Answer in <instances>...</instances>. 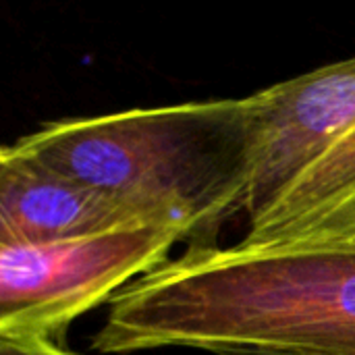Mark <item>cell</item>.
<instances>
[{
    "mask_svg": "<svg viewBox=\"0 0 355 355\" xmlns=\"http://www.w3.org/2000/svg\"><path fill=\"white\" fill-rule=\"evenodd\" d=\"M150 225L15 144L0 150V245L52 243Z\"/></svg>",
    "mask_w": 355,
    "mask_h": 355,
    "instance_id": "5b68a950",
    "label": "cell"
},
{
    "mask_svg": "<svg viewBox=\"0 0 355 355\" xmlns=\"http://www.w3.org/2000/svg\"><path fill=\"white\" fill-rule=\"evenodd\" d=\"M0 355H77L60 349L52 339L44 337H8L0 335Z\"/></svg>",
    "mask_w": 355,
    "mask_h": 355,
    "instance_id": "8992f818",
    "label": "cell"
},
{
    "mask_svg": "<svg viewBox=\"0 0 355 355\" xmlns=\"http://www.w3.org/2000/svg\"><path fill=\"white\" fill-rule=\"evenodd\" d=\"M92 347L355 355V243L189 248L108 302Z\"/></svg>",
    "mask_w": 355,
    "mask_h": 355,
    "instance_id": "6da1fadb",
    "label": "cell"
},
{
    "mask_svg": "<svg viewBox=\"0 0 355 355\" xmlns=\"http://www.w3.org/2000/svg\"><path fill=\"white\" fill-rule=\"evenodd\" d=\"M15 146L119 202L185 248H214L245 212L252 168L248 98L131 108L44 123Z\"/></svg>",
    "mask_w": 355,
    "mask_h": 355,
    "instance_id": "7a4b0ae2",
    "label": "cell"
},
{
    "mask_svg": "<svg viewBox=\"0 0 355 355\" xmlns=\"http://www.w3.org/2000/svg\"><path fill=\"white\" fill-rule=\"evenodd\" d=\"M183 243L177 229L137 225L52 243L0 245V335L56 339Z\"/></svg>",
    "mask_w": 355,
    "mask_h": 355,
    "instance_id": "277c9868",
    "label": "cell"
},
{
    "mask_svg": "<svg viewBox=\"0 0 355 355\" xmlns=\"http://www.w3.org/2000/svg\"><path fill=\"white\" fill-rule=\"evenodd\" d=\"M250 248L355 243V56L252 96Z\"/></svg>",
    "mask_w": 355,
    "mask_h": 355,
    "instance_id": "3957f363",
    "label": "cell"
}]
</instances>
